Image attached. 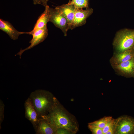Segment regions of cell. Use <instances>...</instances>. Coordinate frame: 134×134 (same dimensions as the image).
<instances>
[{"instance_id":"obj_14","label":"cell","mask_w":134,"mask_h":134,"mask_svg":"<svg viewBox=\"0 0 134 134\" xmlns=\"http://www.w3.org/2000/svg\"><path fill=\"white\" fill-rule=\"evenodd\" d=\"M116 68L123 72L131 73L134 71V59H132L117 65Z\"/></svg>"},{"instance_id":"obj_18","label":"cell","mask_w":134,"mask_h":134,"mask_svg":"<svg viewBox=\"0 0 134 134\" xmlns=\"http://www.w3.org/2000/svg\"><path fill=\"white\" fill-rule=\"evenodd\" d=\"M88 127L94 134H103L102 129L88 125Z\"/></svg>"},{"instance_id":"obj_19","label":"cell","mask_w":134,"mask_h":134,"mask_svg":"<svg viewBox=\"0 0 134 134\" xmlns=\"http://www.w3.org/2000/svg\"><path fill=\"white\" fill-rule=\"evenodd\" d=\"M4 105L3 101L0 100V129L1 128V124L3 121Z\"/></svg>"},{"instance_id":"obj_16","label":"cell","mask_w":134,"mask_h":134,"mask_svg":"<svg viewBox=\"0 0 134 134\" xmlns=\"http://www.w3.org/2000/svg\"><path fill=\"white\" fill-rule=\"evenodd\" d=\"M67 4L73 5L77 8H87L88 6V0H71Z\"/></svg>"},{"instance_id":"obj_22","label":"cell","mask_w":134,"mask_h":134,"mask_svg":"<svg viewBox=\"0 0 134 134\" xmlns=\"http://www.w3.org/2000/svg\"><path fill=\"white\" fill-rule=\"evenodd\" d=\"M70 0H69V1H70Z\"/></svg>"},{"instance_id":"obj_2","label":"cell","mask_w":134,"mask_h":134,"mask_svg":"<svg viewBox=\"0 0 134 134\" xmlns=\"http://www.w3.org/2000/svg\"><path fill=\"white\" fill-rule=\"evenodd\" d=\"M56 107L55 106L44 118L57 129L61 128L71 130L74 127L69 118Z\"/></svg>"},{"instance_id":"obj_21","label":"cell","mask_w":134,"mask_h":134,"mask_svg":"<svg viewBox=\"0 0 134 134\" xmlns=\"http://www.w3.org/2000/svg\"><path fill=\"white\" fill-rule=\"evenodd\" d=\"M115 134V128L114 126L110 129L106 133V134Z\"/></svg>"},{"instance_id":"obj_9","label":"cell","mask_w":134,"mask_h":134,"mask_svg":"<svg viewBox=\"0 0 134 134\" xmlns=\"http://www.w3.org/2000/svg\"><path fill=\"white\" fill-rule=\"evenodd\" d=\"M49 8V7L48 5L45 7L44 11L38 17L33 30L29 32H22V34H27L31 35L37 30L47 26V23L50 22Z\"/></svg>"},{"instance_id":"obj_20","label":"cell","mask_w":134,"mask_h":134,"mask_svg":"<svg viewBox=\"0 0 134 134\" xmlns=\"http://www.w3.org/2000/svg\"><path fill=\"white\" fill-rule=\"evenodd\" d=\"M33 3L35 5L40 4L45 7L47 5L48 0H33Z\"/></svg>"},{"instance_id":"obj_10","label":"cell","mask_w":134,"mask_h":134,"mask_svg":"<svg viewBox=\"0 0 134 134\" xmlns=\"http://www.w3.org/2000/svg\"><path fill=\"white\" fill-rule=\"evenodd\" d=\"M37 134H55L57 129L46 119L41 118L34 129Z\"/></svg>"},{"instance_id":"obj_11","label":"cell","mask_w":134,"mask_h":134,"mask_svg":"<svg viewBox=\"0 0 134 134\" xmlns=\"http://www.w3.org/2000/svg\"><path fill=\"white\" fill-rule=\"evenodd\" d=\"M0 29L7 34L13 40L17 39L22 32L17 30L9 22L0 19Z\"/></svg>"},{"instance_id":"obj_6","label":"cell","mask_w":134,"mask_h":134,"mask_svg":"<svg viewBox=\"0 0 134 134\" xmlns=\"http://www.w3.org/2000/svg\"><path fill=\"white\" fill-rule=\"evenodd\" d=\"M48 34L47 26L37 30L31 34L33 37L32 39L29 42V43H31L30 45L24 49H21L15 55H19L20 58H21L22 54L24 52L33 48L43 41L47 37Z\"/></svg>"},{"instance_id":"obj_7","label":"cell","mask_w":134,"mask_h":134,"mask_svg":"<svg viewBox=\"0 0 134 134\" xmlns=\"http://www.w3.org/2000/svg\"><path fill=\"white\" fill-rule=\"evenodd\" d=\"M93 10L91 8L82 9L76 8L74 19L69 27V29H73L83 25L86 22L87 19L93 13Z\"/></svg>"},{"instance_id":"obj_5","label":"cell","mask_w":134,"mask_h":134,"mask_svg":"<svg viewBox=\"0 0 134 134\" xmlns=\"http://www.w3.org/2000/svg\"><path fill=\"white\" fill-rule=\"evenodd\" d=\"M50 22L52 23L57 28L60 29L64 33L65 36L69 29L68 20L63 15L56 9L49 8Z\"/></svg>"},{"instance_id":"obj_15","label":"cell","mask_w":134,"mask_h":134,"mask_svg":"<svg viewBox=\"0 0 134 134\" xmlns=\"http://www.w3.org/2000/svg\"><path fill=\"white\" fill-rule=\"evenodd\" d=\"M112 118L111 116H105L98 120L89 123V125L103 129L107 122Z\"/></svg>"},{"instance_id":"obj_8","label":"cell","mask_w":134,"mask_h":134,"mask_svg":"<svg viewBox=\"0 0 134 134\" xmlns=\"http://www.w3.org/2000/svg\"><path fill=\"white\" fill-rule=\"evenodd\" d=\"M24 107L25 117L31 123L34 129L41 118L39 116L29 97L25 101Z\"/></svg>"},{"instance_id":"obj_17","label":"cell","mask_w":134,"mask_h":134,"mask_svg":"<svg viewBox=\"0 0 134 134\" xmlns=\"http://www.w3.org/2000/svg\"><path fill=\"white\" fill-rule=\"evenodd\" d=\"M114 126V119L112 118L108 121L106 123L104 127L102 129L103 134H106V133Z\"/></svg>"},{"instance_id":"obj_13","label":"cell","mask_w":134,"mask_h":134,"mask_svg":"<svg viewBox=\"0 0 134 134\" xmlns=\"http://www.w3.org/2000/svg\"><path fill=\"white\" fill-rule=\"evenodd\" d=\"M132 49L121 52L116 55L114 59L115 63L117 65L134 58V53Z\"/></svg>"},{"instance_id":"obj_1","label":"cell","mask_w":134,"mask_h":134,"mask_svg":"<svg viewBox=\"0 0 134 134\" xmlns=\"http://www.w3.org/2000/svg\"><path fill=\"white\" fill-rule=\"evenodd\" d=\"M29 97L41 119L45 117L55 106L52 95L44 90H36L31 93Z\"/></svg>"},{"instance_id":"obj_3","label":"cell","mask_w":134,"mask_h":134,"mask_svg":"<svg viewBox=\"0 0 134 134\" xmlns=\"http://www.w3.org/2000/svg\"><path fill=\"white\" fill-rule=\"evenodd\" d=\"M120 52L133 49L134 46V30H126L117 34L114 42Z\"/></svg>"},{"instance_id":"obj_4","label":"cell","mask_w":134,"mask_h":134,"mask_svg":"<svg viewBox=\"0 0 134 134\" xmlns=\"http://www.w3.org/2000/svg\"><path fill=\"white\" fill-rule=\"evenodd\" d=\"M114 134H134V118L127 115L114 119Z\"/></svg>"},{"instance_id":"obj_12","label":"cell","mask_w":134,"mask_h":134,"mask_svg":"<svg viewBox=\"0 0 134 134\" xmlns=\"http://www.w3.org/2000/svg\"><path fill=\"white\" fill-rule=\"evenodd\" d=\"M55 8L61 12L66 18L69 27L74 19L76 8L73 5L67 4L56 6Z\"/></svg>"}]
</instances>
